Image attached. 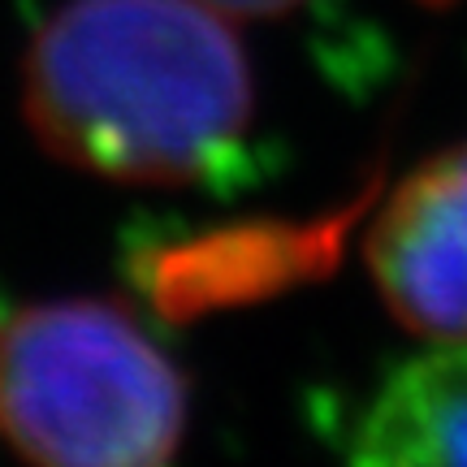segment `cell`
Masks as SVG:
<instances>
[{
	"label": "cell",
	"mask_w": 467,
	"mask_h": 467,
	"mask_svg": "<svg viewBox=\"0 0 467 467\" xmlns=\"http://www.w3.org/2000/svg\"><path fill=\"white\" fill-rule=\"evenodd\" d=\"M35 139L130 186H191L230 165L255 121V78L203 0H66L22 66Z\"/></svg>",
	"instance_id": "6da1fadb"
},
{
	"label": "cell",
	"mask_w": 467,
	"mask_h": 467,
	"mask_svg": "<svg viewBox=\"0 0 467 467\" xmlns=\"http://www.w3.org/2000/svg\"><path fill=\"white\" fill-rule=\"evenodd\" d=\"M186 433V381L130 312L26 307L0 334V437L52 467H151Z\"/></svg>",
	"instance_id": "7a4b0ae2"
},
{
	"label": "cell",
	"mask_w": 467,
	"mask_h": 467,
	"mask_svg": "<svg viewBox=\"0 0 467 467\" xmlns=\"http://www.w3.org/2000/svg\"><path fill=\"white\" fill-rule=\"evenodd\" d=\"M389 317L429 342H467V143L411 169L364 243Z\"/></svg>",
	"instance_id": "3957f363"
},
{
	"label": "cell",
	"mask_w": 467,
	"mask_h": 467,
	"mask_svg": "<svg viewBox=\"0 0 467 467\" xmlns=\"http://www.w3.org/2000/svg\"><path fill=\"white\" fill-rule=\"evenodd\" d=\"M355 463H467V342H437L372 394L350 441Z\"/></svg>",
	"instance_id": "277c9868"
},
{
	"label": "cell",
	"mask_w": 467,
	"mask_h": 467,
	"mask_svg": "<svg viewBox=\"0 0 467 467\" xmlns=\"http://www.w3.org/2000/svg\"><path fill=\"white\" fill-rule=\"evenodd\" d=\"M225 17H282L290 9H299L303 0H203Z\"/></svg>",
	"instance_id": "5b68a950"
}]
</instances>
